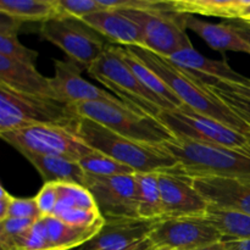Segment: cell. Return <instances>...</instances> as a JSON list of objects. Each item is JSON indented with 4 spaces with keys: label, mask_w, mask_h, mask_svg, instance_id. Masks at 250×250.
Instances as JSON below:
<instances>
[{
    "label": "cell",
    "mask_w": 250,
    "mask_h": 250,
    "mask_svg": "<svg viewBox=\"0 0 250 250\" xmlns=\"http://www.w3.org/2000/svg\"><path fill=\"white\" fill-rule=\"evenodd\" d=\"M132 55L153 70L183 105L199 114L222 122L250 138V126L239 119L216 94L208 83L194 73L173 63L170 59L158 55L142 46H126Z\"/></svg>",
    "instance_id": "obj_1"
},
{
    "label": "cell",
    "mask_w": 250,
    "mask_h": 250,
    "mask_svg": "<svg viewBox=\"0 0 250 250\" xmlns=\"http://www.w3.org/2000/svg\"><path fill=\"white\" fill-rule=\"evenodd\" d=\"M76 133L90 148L133 168L137 173L163 172L178 165L164 144L156 146L126 138L92 120L80 117Z\"/></svg>",
    "instance_id": "obj_2"
},
{
    "label": "cell",
    "mask_w": 250,
    "mask_h": 250,
    "mask_svg": "<svg viewBox=\"0 0 250 250\" xmlns=\"http://www.w3.org/2000/svg\"><path fill=\"white\" fill-rule=\"evenodd\" d=\"M164 146L177 160L176 168L190 178L250 180V142L244 149L181 138L171 139Z\"/></svg>",
    "instance_id": "obj_3"
},
{
    "label": "cell",
    "mask_w": 250,
    "mask_h": 250,
    "mask_svg": "<svg viewBox=\"0 0 250 250\" xmlns=\"http://www.w3.org/2000/svg\"><path fill=\"white\" fill-rule=\"evenodd\" d=\"M87 71L115 97L142 114L158 119L164 110H170L139 82L125 61L120 45L107 44L102 56Z\"/></svg>",
    "instance_id": "obj_4"
},
{
    "label": "cell",
    "mask_w": 250,
    "mask_h": 250,
    "mask_svg": "<svg viewBox=\"0 0 250 250\" xmlns=\"http://www.w3.org/2000/svg\"><path fill=\"white\" fill-rule=\"evenodd\" d=\"M71 107L78 117L92 120L133 141L160 146L175 138L158 119L142 114L122 102L94 100L78 103Z\"/></svg>",
    "instance_id": "obj_5"
},
{
    "label": "cell",
    "mask_w": 250,
    "mask_h": 250,
    "mask_svg": "<svg viewBox=\"0 0 250 250\" xmlns=\"http://www.w3.org/2000/svg\"><path fill=\"white\" fill-rule=\"evenodd\" d=\"M78 120L71 105L0 85V133L32 125H59L76 131Z\"/></svg>",
    "instance_id": "obj_6"
},
{
    "label": "cell",
    "mask_w": 250,
    "mask_h": 250,
    "mask_svg": "<svg viewBox=\"0 0 250 250\" xmlns=\"http://www.w3.org/2000/svg\"><path fill=\"white\" fill-rule=\"evenodd\" d=\"M39 34L50 42L82 68H89L104 53L109 42L83 20L56 16L39 27Z\"/></svg>",
    "instance_id": "obj_7"
},
{
    "label": "cell",
    "mask_w": 250,
    "mask_h": 250,
    "mask_svg": "<svg viewBox=\"0 0 250 250\" xmlns=\"http://www.w3.org/2000/svg\"><path fill=\"white\" fill-rule=\"evenodd\" d=\"M0 137L22 155L28 153L56 155L80 161L92 150L75 129L59 125H32L0 133Z\"/></svg>",
    "instance_id": "obj_8"
},
{
    "label": "cell",
    "mask_w": 250,
    "mask_h": 250,
    "mask_svg": "<svg viewBox=\"0 0 250 250\" xmlns=\"http://www.w3.org/2000/svg\"><path fill=\"white\" fill-rule=\"evenodd\" d=\"M159 121L172 133L175 138L189 139L200 143L215 144L227 148L244 149L250 138L217 120L199 114L182 105L178 109L164 110Z\"/></svg>",
    "instance_id": "obj_9"
},
{
    "label": "cell",
    "mask_w": 250,
    "mask_h": 250,
    "mask_svg": "<svg viewBox=\"0 0 250 250\" xmlns=\"http://www.w3.org/2000/svg\"><path fill=\"white\" fill-rule=\"evenodd\" d=\"M141 26L143 46L164 58H171L183 49L192 48L186 33V15L171 9L122 11Z\"/></svg>",
    "instance_id": "obj_10"
},
{
    "label": "cell",
    "mask_w": 250,
    "mask_h": 250,
    "mask_svg": "<svg viewBox=\"0 0 250 250\" xmlns=\"http://www.w3.org/2000/svg\"><path fill=\"white\" fill-rule=\"evenodd\" d=\"M148 239L154 250H195L224 237L205 216H192L160 220Z\"/></svg>",
    "instance_id": "obj_11"
},
{
    "label": "cell",
    "mask_w": 250,
    "mask_h": 250,
    "mask_svg": "<svg viewBox=\"0 0 250 250\" xmlns=\"http://www.w3.org/2000/svg\"><path fill=\"white\" fill-rule=\"evenodd\" d=\"M85 188L94 197L104 219H139V185L136 173L112 177L87 175Z\"/></svg>",
    "instance_id": "obj_12"
},
{
    "label": "cell",
    "mask_w": 250,
    "mask_h": 250,
    "mask_svg": "<svg viewBox=\"0 0 250 250\" xmlns=\"http://www.w3.org/2000/svg\"><path fill=\"white\" fill-rule=\"evenodd\" d=\"M164 219L205 216L209 204L195 188L193 178L176 167L158 172Z\"/></svg>",
    "instance_id": "obj_13"
},
{
    "label": "cell",
    "mask_w": 250,
    "mask_h": 250,
    "mask_svg": "<svg viewBox=\"0 0 250 250\" xmlns=\"http://www.w3.org/2000/svg\"><path fill=\"white\" fill-rule=\"evenodd\" d=\"M158 221L142 219H105L103 229L73 250H139L148 246Z\"/></svg>",
    "instance_id": "obj_14"
},
{
    "label": "cell",
    "mask_w": 250,
    "mask_h": 250,
    "mask_svg": "<svg viewBox=\"0 0 250 250\" xmlns=\"http://www.w3.org/2000/svg\"><path fill=\"white\" fill-rule=\"evenodd\" d=\"M54 66H55V75L50 78V84L54 97L58 102L67 105L94 102V100L121 102L119 98L107 90L98 88L97 85L85 81L81 76L82 67L72 60H55Z\"/></svg>",
    "instance_id": "obj_15"
},
{
    "label": "cell",
    "mask_w": 250,
    "mask_h": 250,
    "mask_svg": "<svg viewBox=\"0 0 250 250\" xmlns=\"http://www.w3.org/2000/svg\"><path fill=\"white\" fill-rule=\"evenodd\" d=\"M193 182L209 207L250 215V180L207 177Z\"/></svg>",
    "instance_id": "obj_16"
},
{
    "label": "cell",
    "mask_w": 250,
    "mask_h": 250,
    "mask_svg": "<svg viewBox=\"0 0 250 250\" xmlns=\"http://www.w3.org/2000/svg\"><path fill=\"white\" fill-rule=\"evenodd\" d=\"M82 20L109 43L121 46H143L141 26L125 12L104 9Z\"/></svg>",
    "instance_id": "obj_17"
},
{
    "label": "cell",
    "mask_w": 250,
    "mask_h": 250,
    "mask_svg": "<svg viewBox=\"0 0 250 250\" xmlns=\"http://www.w3.org/2000/svg\"><path fill=\"white\" fill-rule=\"evenodd\" d=\"M0 85L22 94L55 99L50 78L41 75L34 66L17 62L4 56H0Z\"/></svg>",
    "instance_id": "obj_18"
},
{
    "label": "cell",
    "mask_w": 250,
    "mask_h": 250,
    "mask_svg": "<svg viewBox=\"0 0 250 250\" xmlns=\"http://www.w3.org/2000/svg\"><path fill=\"white\" fill-rule=\"evenodd\" d=\"M168 59L176 65L194 73L208 84H215L216 82L243 83L247 78L231 68L226 60L217 61L205 58L193 46L183 49Z\"/></svg>",
    "instance_id": "obj_19"
},
{
    "label": "cell",
    "mask_w": 250,
    "mask_h": 250,
    "mask_svg": "<svg viewBox=\"0 0 250 250\" xmlns=\"http://www.w3.org/2000/svg\"><path fill=\"white\" fill-rule=\"evenodd\" d=\"M186 15V27L198 34L208 45L216 51H238L250 55V46L241 38L229 21L221 23L198 20L193 15Z\"/></svg>",
    "instance_id": "obj_20"
},
{
    "label": "cell",
    "mask_w": 250,
    "mask_h": 250,
    "mask_svg": "<svg viewBox=\"0 0 250 250\" xmlns=\"http://www.w3.org/2000/svg\"><path fill=\"white\" fill-rule=\"evenodd\" d=\"M24 158L34 166L44 183H73L85 187L87 173L80 161L56 155L23 154Z\"/></svg>",
    "instance_id": "obj_21"
},
{
    "label": "cell",
    "mask_w": 250,
    "mask_h": 250,
    "mask_svg": "<svg viewBox=\"0 0 250 250\" xmlns=\"http://www.w3.org/2000/svg\"><path fill=\"white\" fill-rule=\"evenodd\" d=\"M44 222L49 250H73L78 248L92 239L105 224V221H103L90 227L71 226L55 216H45Z\"/></svg>",
    "instance_id": "obj_22"
},
{
    "label": "cell",
    "mask_w": 250,
    "mask_h": 250,
    "mask_svg": "<svg viewBox=\"0 0 250 250\" xmlns=\"http://www.w3.org/2000/svg\"><path fill=\"white\" fill-rule=\"evenodd\" d=\"M121 53L125 61H126L127 65L131 67V70L133 71V73L136 75V77L138 78L139 82H141L151 94H154L156 98H159L161 102L165 103L170 110L178 109V107L182 106V102L178 99L177 95L170 89V87H168V85L166 84V83L164 82L153 70H150L148 66L144 65V63L142 62L141 60H138L136 56L132 55L126 46H121Z\"/></svg>",
    "instance_id": "obj_23"
},
{
    "label": "cell",
    "mask_w": 250,
    "mask_h": 250,
    "mask_svg": "<svg viewBox=\"0 0 250 250\" xmlns=\"http://www.w3.org/2000/svg\"><path fill=\"white\" fill-rule=\"evenodd\" d=\"M22 22L1 14L0 20V56L36 67L39 54L19 41Z\"/></svg>",
    "instance_id": "obj_24"
},
{
    "label": "cell",
    "mask_w": 250,
    "mask_h": 250,
    "mask_svg": "<svg viewBox=\"0 0 250 250\" xmlns=\"http://www.w3.org/2000/svg\"><path fill=\"white\" fill-rule=\"evenodd\" d=\"M0 14L20 22H45L59 16L55 0H0Z\"/></svg>",
    "instance_id": "obj_25"
},
{
    "label": "cell",
    "mask_w": 250,
    "mask_h": 250,
    "mask_svg": "<svg viewBox=\"0 0 250 250\" xmlns=\"http://www.w3.org/2000/svg\"><path fill=\"white\" fill-rule=\"evenodd\" d=\"M171 9L180 14L205 15L237 20L243 0H170Z\"/></svg>",
    "instance_id": "obj_26"
},
{
    "label": "cell",
    "mask_w": 250,
    "mask_h": 250,
    "mask_svg": "<svg viewBox=\"0 0 250 250\" xmlns=\"http://www.w3.org/2000/svg\"><path fill=\"white\" fill-rule=\"evenodd\" d=\"M139 185L138 216L148 221L164 220L158 173H136Z\"/></svg>",
    "instance_id": "obj_27"
},
{
    "label": "cell",
    "mask_w": 250,
    "mask_h": 250,
    "mask_svg": "<svg viewBox=\"0 0 250 250\" xmlns=\"http://www.w3.org/2000/svg\"><path fill=\"white\" fill-rule=\"evenodd\" d=\"M205 217L219 229L224 239H250V215L209 207Z\"/></svg>",
    "instance_id": "obj_28"
},
{
    "label": "cell",
    "mask_w": 250,
    "mask_h": 250,
    "mask_svg": "<svg viewBox=\"0 0 250 250\" xmlns=\"http://www.w3.org/2000/svg\"><path fill=\"white\" fill-rule=\"evenodd\" d=\"M58 203L53 216L58 217L71 209H84L99 211L92 193L82 186L73 183H58Z\"/></svg>",
    "instance_id": "obj_29"
},
{
    "label": "cell",
    "mask_w": 250,
    "mask_h": 250,
    "mask_svg": "<svg viewBox=\"0 0 250 250\" xmlns=\"http://www.w3.org/2000/svg\"><path fill=\"white\" fill-rule=\"evenodd\" d=\"M80 164L87 175L97 176V177H112V176L137 173L133 168L114 160L110 156L93 148L89 153L81 159Z\"/></svg>",
    "instance_id": "obj_30"
},
{
    "label": "cell",
    "mask_w": 250,
    "mask_h": 250,
    "mask_svg": "<svg viewBox=\"0 0 250 250\" xmlns=\"http://www.w3.org/2000/svg\"><path fill=\"white\" fill-rule=\"evenodd\" d=\"M59 16H68L82 20L98 11H102L98 0H55Z\"/></svg>",
    "instance_id": "obj_31"
},
{
    "label": "cell",
    "mask_w": 250,
    "mask_h": 250,
    "mask_svg": "<svg viewBox=\"0 0 250 250\" xmlns=\"http://www.w3.org/2000/svg\"><path fill=\"white\" fill-rule=\"evenodd\" d=\"M37 220L38 219L7 217L0 221V248H4L12 241L27 233Z\"/></svg>",
    "instance_id": "obj_32"
},
{
    "label": "cell",
    "mask_w": 250,
    "mask_h": 250,
    "mask_svg": "<svg viewBox=\"0 0 250 250\" xmlns=\"http://www.w3.org/2000/svg\"><path fill=\"white\" fill-rule=\"evenodd\" d=\"M209 87L239 119L243 120L246 124H248L250 126V99L241 97L238 94H234V93L229 92V90L221 89L216 85L209 84Z\"/></svg>",
    "instance_id": "obj_33"
},
{
    "label": "cell",
    "mask_w": 250,
    "mask_h": 250,
    "mask_svg": "<svg viewBox=\"0 0 250 250\" xmlns=\"http://www.w3.org/2000/svg\"><path fill=\"white\" fill-rule=\"evenodd\" d=\"M58 183H44L38 194L34 197L41 216H53L58 203Z\"/></svg>",
    "instance_id": "obj_34"
},
{
    "label": "cell",
    "mask_w": 250,
    "mask_h": 250,
    "mask_svg": "<svg viewBox=\"0 0 250 250\" xmlns=\"http://www.w3.org/2000/svg\"><path fill=\"white\" fill-rule=\"evenodd\" d=\"M7 217H19V219L42 217L36 198H12Z\"/></svg>",
    "instance_id": "obj_35"
},
{
    "label": "cell",
    "mask_w": 250,
    "mask_h": 250,
    "mask_svg": "<svg viewBox=\"0 0 250 250\" xmlns=\"http://www.w3.org/2000/svg\"><path fill=\"white\" fill-rule=\"evenodd\" d=\"M12 198L14 197L9 194L4 187L0 188V221L7 219V214H9Z\"/></svg>",
    "instance_id": "obj_36"
},
{
    "label": "cell",
    "mask_w": 250,
    "mask_h": 250,
    "mask_svg": "<svg viewBox=\"0 0 250 250\" xmlns=\"http://www.w3.org/2000/svg\"><path fill=\"white\" fill-rule=\"evenodd\" d=\"M229 22L234 27L241 38L250 46V24L241 20H229Z\"/></svg>",
    "instance_id": "obj_37"
},
{
    "label": "cell",
    "mask_w": 250,
    "mask_h": 250,
    "mask_svg": "<svg viewBox=\"0 0 250 250\" xmlns=\"http://www.w3.org/2000/svg\"><path fill=\"white\" fill-rule=\"evenodd\" d=\"M227 250H250V239H222Z\"/></svg>",
    "instance_id": "obj_38"
},
{
    "label": "cell",
    "mask_w": 250,
    "mask_h": 250,
    "mask_svg": "<svg viewBox=\"0 0 250 250\" xmlns=\"http://www.w3.org/2000/svg\"><path fill=\"white\" fill-rule=\"evenodd\" d=\"M237 20H241L250 24V0H243V5H242Z\"/></svg>",
    "instance_id": "obj_39"
},
{
    "label": "cell",
    "mask_w": 250,
    "mask_h": 250,
    "mask_svg": "<svg viewBox=\"0 0 250 250\" xmlns=\"http://www.w3.org/2000/svg\"><path fill=\"white\" fill-rule=\"evenodd\" d=\"M195 250H227V248L226 246H225L224 241H221V242H217V243L210 244V246L202 247V248H198Z\"/></svg>",
    "instance_id": "obj_40"
},
{
    "label": "cell",
    "mask_w": 250,
    "mask_h": 250,
    "mask_svg": "<svg viewBox=\"0 0 250 250\" xmlns=\"http://www.w3.org/2000/svg\"><path fill=\"white\" fill-rule=\"evenodd\" d=\"M150 247H151V244H150V243H149V244H148V246L143 247V248H142V249H139V250H148L149 248H150Z\"/></svg>",
    "instance_id": "obj_41"
},
{
    "label": "cell",
    "mask_w": 250,
    "mask_h": 250,
    "mask_svg": "<svg viewBox=\"0 0 250 250\" xmlns=\"http://www.w3.org/2000/svg\"><path fill=\"white\" fill-rule=\"evenodd\" d=\"M148 250H154V249H153V247H150V248H149Z\"/></svg>",
    "instance_id": "obj_42"
},
{
    "label": "cell",
    "mask_w": 250,
    "mask_h": 250,
    "mask_svg": "<svg viewBox=\"0 0 250 250\" xmlns=\"http://www.w3.org/2000/svg\"><path fill=\"white\" fill-rule=\"evenodd\" d=\"M161 250H170V249H161Z\"/></svg>",
    "instance_id": "obj_43"
}]
</instances>
